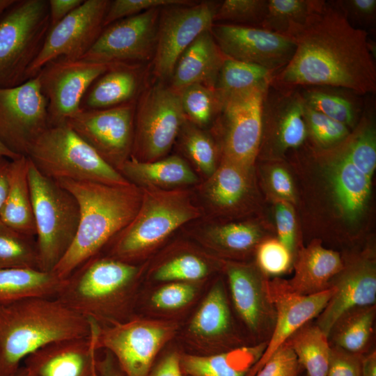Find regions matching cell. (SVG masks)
<instances>
[{
	"label": "cell",
	"mask_w": 376,
	"mask_h": 376,
	"mask_svg": "<svg viewBox=\"0 0 376 376\" xmlns=\"http://www.w3.org/2000/svg\"><path fill=\"white\" fill-rule=\"evenodd\" d=\"M290 38L295 52L271 84L289 88L341 87L359 94L376 91L373 45L367 32L352 25L341 8L325 3Z\"/></svg>",
	"instance_id": "6da1fadb"
},
{
	"label": "cell",
	"mask_w": 376,
	"mask_h": 376,
	"mask_svg": "<svg viewBox=\"0 0 376 376\" xmlns=\"http://www.w3.org/2000/svg\"><path fill=\"white\" fill-rule=\"evenodd\" d=\"M56 182L74 196L80 212L75 240L52 271L65 279L82 263L101 253L130 223L139 209L142 190L132 183L109 185L71 180Z\"/></svg>",
	"instance_id": "7a4b0ae2"
},
{
	"label": "cell",
	"mask_w": 376,
	"mask_h": 376,
	"mask_svg": "<svg viewBox=\"0 0 376 376\" xmlns=\"http://www.w3.org/2000/svg\"><path fill=\"white\" fill-rule=\"evenodd\" d=\"M92 321L56 298L27 297L0 304V376H10L38 349L89 336Z\"/></svg>",
	"instance_id": "3957f363"
},
{
	"label": "cell",
	"mask_w": 376,
	"mask_h": 376,
	"mask_svg": "<svg viewBox=\"0 0 376 376\" xmlns=\"http://www.w3.org/2000/svg\"><path fill=\"white\" fill-rule=\"evenodd\" d=\"M141 268L101 253L76 268L55 298L100 326L134 318Z\"/></svg>",
	"instance_id": "277c9868"
},
{
	"label": "cell",
	"mask_w": 376,
	"mask_h": 376,
	"mask_svg": "<svg viewBox=\"0 0 376 376\" xmlns=\"http://www.w3.org/2000/svg\"><path fill=\"white\" fill-rule=\"evenodd\" d=\"M141 189L142 199L136 214L109 242L107 255L131 264L146 256L180 226L200 215L187 191Z\"/></svg>",
	"instance_id": "5b68a950"
},
{
	"label": "cell",
	"mask_w": 376,
	"mask_h": 376,
	"mask_svg": "<svg viewBox=\"0 0 376 376\" xmlns=\"http://www.w3.org/2000/svg\"><path fill=\"white\" fill-rule=\"evenodd\" d=\"M28 178L39 269L52 272L75 240L80 217L79 204L69 191L42 174L29 158Z\"/></svg>",
	"instance_id": "8992f818"
},
{
	"label": "cell",
	"mask_w": 376,
	"mask_h": 376,
	"mask_svg": "<svg viewBox=\"0 0 376 376\" xmlns=\"http://www.w3.org/2000/svg\"><path fill=\"white\" fill-rule=\"evenodd\" d=\"M26 157L42 174L56 181L131 183L66 123L49 127L30 146Z\"/></svg>",
	"instance_id": "52a82bcc"
},
{
	"label": "cell",
	"mask_w": 376,
	"mask_h": 376,
	"mask_svg": "<svg viewBox=\"0 0 376 376\" xmlns=\"http://www.w3.org/2000/svg\"><path fill=\"white\" fill-rule=\"evenodd\" d=\"M49 29L47 0H15L0 16V87L28 80Z\"/></svg>",
	"instance_id": "ba28073f"
},
{
	"label": "cell",
	"mask_w": 376,
	"mask_h": 376,
	"mask_svg": "<svg viewBox=\"0 0 376 376\" xmlns=\"http://www.w3.org/2000/svg\"><path fill=\"white\" fill-rule=\"evenodd\" d=\"M186 120L180 95L162 81L138 96L131 157L152 162L171 150Z\"/></svg>",
	"instance_id": "9c48e42d"
},
{
	"label": "cell",
	"mask_w": 376,
	"mask_h": 376,
	"mask_svg": "<svg viewBox=\"0 0 376 376\" xmlns=\"http://www.w3.org/2000/svg\"><path fill=\"white\" fill-rule=\"evenodd\" d=\"M176 329L171 322L136 317L115 324H97V347L112 354L125 376H148L157 355Z\"/></svg>",
	"instance_id": "30bf717a"
},
{
	"label": "cell",
	"mask_w": 376,
	"mask_h": 376,
	"mask_svg": "<svg viewBox=\"0 0 376 376\" xmlns=\"http://www.w3.org/2000/svg\"><path fill=\"white\" fill-rule=\"evenodd\" d=\"M269 86H258L222 95L217 93L224 130V159L247 171L261 143L263 102Z\"/></svg>",
	"instance_id": "8fae6325"
},
{
	"label": "cell",
	"mask_w": 376,
	"mask_h": 376,
	"mask_svg": "<svg viewBox=\"0 0 376 376\" xmlns=\"http://www.w3.org/2000/svg\"><path fill=\"white\" fill-rule=\"evenodd\" d=\"M136 102L104 109H81L65 123L119 172L132 155Z\"/></svg>",
	"instance_id": "7c38bea8"
},
{
	"label": "cell",
	"mask_w": 376,
	"mask_h": 376,
	"mask_svg": "<svg viewBox=\"0 0 376 376\" xmlns=\"http://www.w3.org/2000/svg\"><path fill=\"white\" fill-rule=\"evenodd\" d=\"M49 127L47 101L37 77L14 87H0V141L10 151L26 157Z\"/></svg>",
	"instance_id": "4fadbf2b"
},
{
	"label": "cell",
	"mask_w": 376,
	"mask_h": 376,
	"mask_svg": "<svg viewBox=\"0 0 376 376\" xmlns=\"http://www.w3.org/2000/svg\"><path fill=\"white\" fill-rule=\"evenodd\" d=\"M112 65L61 57L43 66L36 77L47 101L49 126L78 113L90 86Z\"/></svg>",
	"instance_id": "5bb4252c"
},
{
	"label": "cell",
	"mask_w": 376,
	"mask_h": 376,
	"mask_svg": "<svg viewBox=\"0 0 376 376\" xmlns=\"http://www.w3.org/2000/svg\"><path fill=\"white\" fill-rule=\"evenodd\" d=\"M219 3L201 1L162 8L153 59V72L160 81L170 79L184 51L214 23Z\"/></svg>",
	"instance_id": "9a60e30c"
},
{
	"label": "cell",
	"mask_w": 376,
	"mask_h": 376,
	"mask_svg": "<svg viewBox=\"0 0 376 376\" xmlns=\"http://www.w3.org/2000/svg\"><path fill=\"white\" fill-rule=\"evenodd\" d=\"M162 8H154L104 27L82 59L105 64H140L153 58Z\"/></svg>",
	"instance_id": "2e32d148"
},
{
	"label": "cell",
	"mask_w": 376,
	"mask_h": 376,
	"mask_svg": "<svg viewBox=\"0 0 376 376\" xmlns=\"http://www.w3.org/2000/svg\"><path fill=\"white\" fill-rule=\"evenodd\" d=\"M108 0H85L49 29L38 57L30 67L28 79L36 76L49 62L63 57L81 58L102 31Z\"/></svg>",
	"instance_id": "e0dca14e"
},
{
	"label": "cell",
	"mask_w": 376,
	"mask_h": 376,
	"mask_svg": "<svg viewBox=\"0 0 376 376\" xmlns=\"http://www.w3.org/2000/svg\"><path fill=\"white\" fill-rule=\"evenodd\" d=\"M210 33L228 58L281 70L291 60L296 49L290 37L253 26L215 24Z\"/></svg>",
	"instance_id": "ac0fdd59"
},
{
	"label": "cell",
	"mask_w": 376,
	"mask_h": 376,
	"mask_svg": "<svg viewBox=\"0 0 376 376\" xmlns=\"http://www.w3.org/2000/svg\"><path fill=\"white\" fill-rule=\"evenodd\" d=\"M226 274L234 307L256 338L267 343L276 321V310L268 291L267 276L260 269L240 263H228Z\"/></svg>",
	"instance_id": "d6986e66"
},
{
	"label": "cell",
	"mask_w": 376,
	"mask_h": 376,
	"mask_svg": "<svg viewBox=\"0 0 376 376\" xmlns=\"http://www.w3.org/2000/svg\"><path fill=\"white\" fill-rule=\"evenodd\" d=\"M269 295L276 310L272 335L260 359L247 376H255L267 359L303 326L317 318L334 293V288L311 295L292 292L286 281L275 278L268 281Z\"/></svg>",
	"instance_id": "ffe728a7"
},
{
	"label": "cell",
	"mask_w": 376,
	"mask_h": 376,
	"mask_svg": "<svg viewBox=\"0 0 376 376\" xmlns=\"http://www.w3.org/2000/svg\"><path fill=\"white\" fill-rule=\"evenodd\" d=\"M89 336L50 343L31 354L23 366L31 376H97V324Z\"/></svg>",
	"instance_id": "44dd1931"
},
{
	"label": "cell",
	"mask_w": 376,
	"mask_h": 376,
	"mask_svg": "<svg viewBox=\"0 0 376 376\" xmlns=\"http://www.w3.org/2000/svg\"><path fill=\"white\" fill-rule=\"evenodd\" d=\"M335 292L317 317L315 323L328 336L336 320L354 307L375 305L376 267L368 258L358 259L343 267L333 278Z\"/></svg>",
	"instance_id": "7402d4cb"
},
{
	"label": "cell",
	"mask_w": 376,
	"mask_h": 376,
	"mask_svg": "<svg viewBox=\"0 0 376 376\" xmlns=\"http://www.w3.org/2000/svg\"><path fill=\"white\" fill-rule=\"evenodd\" d=\"M189 331L194 338L212 344L214 354L241 347L221 281L207 294L190 322Z\"/></svg>",
	"instance_id": "603a6c76"
},
{
	"label": "cell",
	"mask_w": 376,
	"mask_h": 376,
	"mask_svg": "<svg viewBox=\"0 0 376 376\" xmlns=\"http://www.w3.org/2000/svg\"><path fill=\"white\" fill-rule=\"evenodd\" d=\"M224 58L210 30L202 33L180 56L169 79V86L177 93L195 84L215 89Z\"/></svg>",
	"instance_id": "cb8c5ba5"
},
{
	"label": "cell",
	"mask_w": 376,
	"mask_h": 376,
	"mask_svg": "<svg viewBox=\"0 0 376 376\" xmlns=\"http://www.w3.org/2000/svg\"><path fill=\"white\" fill-rule=\"evenodd\" d=\"M141 70L139 64H113L90 86L81 109H104L136 100L143 77Z\"/></svg>",
	"instance_id": "d4e9b609"
},
{
	"label": "cell",
	"mask_w": 376,
	"mask_h": 376,
	"mask_svg": "<svg viewBox=\"0 0 376 376\" xmlns=\"http://www.w3.org/2000/svg\"><path fill=\"white\" fill-rule=\"evenodd\" d=\"M338 253L313 243L299 251L293 277L286 281L289 289L299 295H311L330 288L333 278L342 269Z\"/></svg>",
	"instance_id": "484cf974"
},
{
	"label": "cell",
	"mask_w": 376,
	"mask_h": 376,
	"mask_svg": "<svg viewBox=\"0 0 376 376\" xmlns=\"http://www.w3.org/2000/svg\"><path fill=\"white\" fill-rule=\"evenodd\" d=\"M130 182L140 188H171L194 184L196 174L181 157L173 155L152 162L130 157L119 170Z\"/></svg>",
	"instance_id": "4316f807"
},
{
	"label": "cell",
	"mask_w": 376,
	"mask_h": 376,
	"mask_svg": "<svg viewBox=\"0 0 376 376\" xmlns=\"http://www.w3.org/2000/svg\"><path fill=\"white\" fill-rule=\"evenodd\" d=\"M266 345L267 343L244 345L207 355L182 354L181 368L185 376H247Z\"/></svg>",
	"instance_id": "83f0119b"
},
{
	"label": "cell",
	"mask_w": 376,
	"mask_h": 376,
	"mask_svg": "<svg viewBox=\"0 0 376 376\" xmlns=\"http://www.w3.org/2000/svg\"><path fill=\"white\" fill-rule=\"evenodd\" d=\"M304 105L302 95L296 91L283 93L274 97L266 94L263 117L274 125L276 144L281 150L297 148L304 143L307 135Z\"/></svg>",
	"instance_id": "f1b7e54d"
},
{
	"label": "cell",
	"mask_w": 376,
	"mask_h": 376,
	"mask_svg": "<svg viewBox=\"0 0 376 376\" xmlns=\"http://www.w3.org/2000/svg\"><path fill=\"white\" fill-rule=\"evenodd\" d=\"M0 220L19 233L36 237L27 157L11 160L8 189L0 210Z\"/></svg>",
	"instance_id": "f546056e"
},
{
	"label": "cell",
	"mask_w": 376,
	"mask_h": 376,
	"mask_svg": "<svg viewBox=\"0 0 376 376\" xmlns=\"http://www.w3.org/2000/svg\"><path fill=\"white\" fill-rule=\"evenodd\" d=\"M331 183L337 203L349 219L363 212L370 192L371 179L360 171L340 150L331 167Z\"/></svg>",
	"instance_id": "4dcf8cb0"
},
{
	"label": "cell",
	"mask_w": 376,
	"mask_h": 376,
	"mask_svg": "<svg viewBox=\"0 0 376 376\" xmlns=\"http://www.w3.org/2000/svg\"><path fill=\"white\" fill-rule=\"evenodd\" d=\"M64 279L38 269H0V304L27 297L55 298Z\"/></svg>",
	"instance_id": "1f68e13d"
},
{
	"label": "cell",
	"mask_w": 376,
	"mask_h": 376,
	"mask_svg": "<svg viewBox=\"0 0 376 376\" xmlns=\"http://www.w3.org/2000/svg\"><path fill=\"white\" fill-rule=\"evenodd\" d=\"M375 313V305L354 307L343 313L329 333L330 345L354 354H367Z\"/></svg>",
	"instance_id": "d6a6232c"
},
{
	"label": "cell",
	"mask_w": 376,
	"mask_h": 376,
	"mask_svg": "<svg viewBox=\"0 0 376 376\" xmlns=\"http://www.w3.org/2000/svg\"><path fill=\"white\" fill-rule=\"evenodd\" d=\"M307 376H326L331 353L328 336L316 324L309 322L288 340Z\"/></svg>",
	"instance_id": "836d02e7"
},
{
	"label": "cell",
	"mask_w": 376,
	"mask_h": 376,
	"mask_svg": "<svg viewBox=\"0 0 376 376\" xmlns=\"http://www.w3.org/2000/svg\"><path fill=\"white\" fill-rule=\"evenodd\" d=\"M324 3L319 0H268L261 28L291 37Z\"/></svg>",
	"instance_id": "e575fe53"
},
{
	"label": "cell",
	"mask_w": 376,
	"mask_h": 376,
	"mask_svg": "<svg viewBox=\"0 0 376 376\" xmlns=\"http://www.w3.org/2000/svg\"><path fill=\"white\" fill-rule=\"evenodd\" d=\"M247 170L224 159L210 176L205 195L215 206L228 208L238 204L248 190Z\"/></svg>",
	"instance_id": "d590c367"
},
{
	"label": "cell",
	"mask_w": 376,
	"mask_h": 376,
	"mask_svg": "<svg viewBox=\"0 0 376 376\" xmlns=\"http://www.w3.org/2000/svg\"><path fill=\"white\" fill-rule=\"evenodd\" d=\"M274 75V72L262 66L225 56L215 90L222 95L258 86L270 85Z\"/></svg>",
	"instance_id": "8d00e7d4"
},
{
	"label": "cell",
	"mask_w": 376,
	"mask_h": 376,
	"mask_svg": "<svg viewBox=\"0 0 376 376\" xmlns=\"http://www.w3.org/2000/svg\"><path fill=\"white\" fill-rule=\"evenodd\" d=\"M10 268L40 269L36 240L0 220V269Z\"/></svg>",
	"instance_id": "74e56055"
},
{
	"label": "cell",
	"mask_w": 376,
	"mask_h": 376,
	"mask_svg": "<svg viewBox=\"0 0 376 376\" xmlns=\"http://www.w3.org/2000/svg\"><path fill=\"white\" fill-rule=\"evenodd\" d=\"M178 93L186 119L198 127L207 125L219 112L220 101L214 88L195 84Z\"/></svg>",
	"instance_id": "f35d334b"
},
{
	"label": "cell",
	"mask_w": 376,
	"mask_h": 376,
	"mask_svg": "<svg viewBox=\"0 0 376 376\" xmlns=\"http://www.w3.org/2000/svg\"><path fill=\"white\" fill-rule=\"evenodd\" d=\"M341 150L360 171L372 178L376 168V136L373 125L365 118Z\"/></svg>",
	"instance_id": "ab89813d"
},
{
	"label": "cell",
	"mask_w": 376,
	"mask_h": 376,
	"mask_svg": "<svg viewBox=\"0 0 376 376\" xmlns=\"http://www.w3.org/2000/svg\"><path fill=\"white\" fill-rule=\"evenodd\" d=\"M182 144L201 171L210 176L216 170L217 149L211 137L186 119L182 126Z\"/></svg>",
	"instance_id": "60d3db41"
},
{
	"label": "cell",
	"mask_w": 376,
	"mask_h": 376,
	"mask_svg": "<svg viewBox=\"0 0 376 376\" xmlns=\"http://www.w3.org/2000/svg\"><path fill=\"white\" fill-rule=\"evenodd\" d=\"M208 237L217 249L231 253H243L259 243L261 234L256 226L240 223L213 228L208 232Z\"/></svg>",
	"instance_id": "b9f144b4"
},
{
	"label": "cell",
	"mask_w": 376,
	"mask_h": 376,
	"mask_svg": "<svg viewBox=\"0 0 376 376\" xmlns=\"http://www.w3.org/2000/svg\"><path fill=\"white\" fill-rule=\"evenodd\" d=\"M209 273L207 263L200 257L185 253L159 265L154 279L162 282L191 283L203 279Z\"/></svg>",
	"instance_id": "7bdbcfd3"
},
{
	"label": "cell",
	"mask_w": 376,
	"mask_h": 376,
	"mask_svg": "<svg viewBox=\"0 0 376 376\" xmlns=\"http://www.w3.org/2000/svg\"><path fill=\"white\" fill-rule=\"evenodd\" d=\"M305 103L314 110L347 127L355 122V108L347 98L329 92L312 89L302 95Z\"/></svg>",
	"instance_id": "ee69618b"
},
{
	"label": "cell",
	"mask_w": 376,
	"mask_h": 376,
	"mask_svg": "<svg viewBox=\"0 0 376 376\" xmlns=\"http://www.w3.org/2000/svg\"><path fill=\"white\" fill-rule=\"evenodd\" d=\"M268 0H225L219 5L216 21L233 24H262L267 12Z\"/></svg>",
	"instance_id": "f6af8a7d"
},
{
	"label": "cell",
	"mask_w": 376,
	"mask_h": 376,
	"mask_svg": "<svg viewBox=\"0 0 376 376\" xmlns=\"http://www.w3.org/2000/svg\"><path fill=\"white\" fill-rule=\"evenodd\" d=\"M304 118L307 130L320 145L336 144L344 141L350 134L348 127L314 110L305 102Z\"/></svg>",
	"instance_id": "bcb514c9"
},
{
	"label": "cell",
	"mask_w": 376,
	"mask_h": 376,
	"mask_svg": "<svg viewBox=\"0 0 376 376\" xmlns=\"http://www.w3.org/2000/svg\"><path fill=\"white\" fill-rule=\"evenodd\" d=\"M194 3L187 0H114L110 1L105 14L103 26L133 16L143 12L163 8L172 6L189 5Z\"/></svg>",
	"instance_id": "7dc6e473"
},
{
	"label": "cell",
	"mask_w": 376,
	"mask_h": 376,
	"mask_svg": "<svg viewBox=\"0 0 376 376\" xmlns=\"http://www.w3.org/2000/svg\"><path fill=\"white\" fill-rule=\"evenodd\" d=\"M259 269L265 276H277L288 271L292 253L279 240L270 239L260 243L257 249Z\"/></svg>",
	"instance_id": "c3c4849f"
},
{
	"label": "cell",
	"mask_w": 376,
	"mask_h": 376,
	"mask_svg": "<svg viewBox=\"0 0 376 376\" xmlns=\"http://www.w3.org/2000/svg\"><path fill=\"white\" fill-rule=\"evenodd\" d=\"M196 288L190 283L169 282L151 296V303L156 308L171 311L189 304L196 295Z\"/></svg>",
	"instance_id": "681fc988"
},
{
	"label": "cell",
	"mask_w": 376,
	"mask_h": 376,
	"mask_svg": "<svg viewBox=\"0 0 376 376\" xmlns=\"http://www.w3.org/2000/svg\"><path fill=\"white\" fill-rule=\"evenodd\" d=\"M301 366L286 341L263 364L255 376H299Z\"/></svg>",
	"instance_id": "f907efd6"
},
{
	"label": "cell",
	"mask_w": 376,
	"mask_h": 376,
	"mask_svg": "<svg viewBox=\"0 0 376 376\" xmlns=\"http://www.w3.org/2000/svg\"><path fill=\"white\" fill-rule=\"evenodd\" d=\"M363 356L331 345L330 359L326 376H361Z\"/></svg>",
	"instance_id": "816d5d0a"
},
{
	"label": "cell",
	"mask_w": 376,
	"mask_h": 376,
	"mask_svg": "<svg viewBox=\"0 0 376 376\" xmlns=\"http://www.w3.org/2000/svg\"><path fill=\"white\" fill-rule=\"evenodd\" d=\"M275 220L278 240L292 253L296 245V228L290 206L284 202H279L275 209Z\"/></svg>",
	"instance_id": "f5cc1de1"
},
{
	"label": "cell",
	"mask_w": 376,
	"mask_h": 376,
	"mask_svg": "<svg viewBox=\"0 0 376 376\" xmlns=\"http://www.w3.org/2000/svg\"><path fill=\"white\" fill-rule=\"evenodd\" d=\"M338 2L347 19L351 17L367 24H373L375 19V0H346Z\"/></svg>",
	"instance_id": "db71d44e"
},
{
	"label": "cell",
	"mask_w": 376,
	"mask_h": 376,
	"mask_svg": "<svg viewBox=\"0 0 376 376\" xmlns=\"http://www.w3.org/2000/svg\"><path fill=\"white\" fill-rule=\"evenodd\" d=\"M270 184L274 191L285 200L294 198V187L289 173L281 167H275L270 173Z\"/></svg>",
	"instance_id": "11a10c76"
},
{
	"label": "cell",
	"mask_w": 376,
	"mask_h": 376,
	"mask_svg": "<svg viewBox=\"0 0 376 376\" xmlns=\"http://www.w3.org/2000/svg\"><path fill=\"white\" fill-rule=\"evenodd\" d=\"M180 356L177 352H171L152 368L148 376H185L180 363Z\"/></svg>",
	"instance_id": "9f6ffc18"
},
{
	"label": "cell",
	"mask_w": 376,
	"mask_h": 376,
	"mask_svg": "<svg viewBox=\"0 0 376 376\" xmlns=\"http://www.w3.org/2000/svg\"><path fill=\"white\" fill-rule=\"evenodd\" d=\"M83 0H48L50 28L79 7Z\"/></svg>",
	"instance_id": "6f0895ef"
},
{
	"label": "cell",
	"mask_w": 376,
	"mask_h": 376,
	"mask_svg": "<svg viewBox=\"0 0 376 376\" xmlns=\"http://www.w3.org/2000/svg\"><path fill=\"white\" fill-rule=\"evenodd\" d=\"M102 351V357H97V376H125L112 354L105 350Z\"/></svg>",
	"instance_id": "680465c9"
},
{
	"label": "cell",
	"mask_w": 376,
	"mask_h": 376,
	"mask_svg": "<svg viewBox=\"0 0 376 376\" xmlns=\"http://www.w3.org/2000/svg\"><path fill=\"white\" fill-rule=\"evenodd\" d=\"M10 163L11 159L0 156V210L8 193Z\"/></svg>",
	"instance_id": "91938a15"
},
{
	"label": "cell",
	"mask_w": 376,
	"mask_h": 376,
	"mask_svg": "<svg viewBox=\"0 0 376 376\" xmlns=\"http://www.w3.org/2000/svg\"><path fill=\"white\" fill-rule=\"evenodd\" d=\"M361 376H376V352L364 354L361 360Z\"/></svg>",
	"instance_id": "94428289"
},
{
	"label": "cell",
	"mask_w": 376,
	"mask_h": 376,
	"mask_svg": "<svg viewBox=\"0 0 376 376\" xmlns=\"http://www.w3.org/2000/svg\"><path fill=\"white\" fill-rule=\"evenodd\" d=\"M0 156L7 157L11 160L15 159L21 156H17L15 154L10 151L1 141H0Z\"/></svg>",
	"instance_id": "6125c7cd"
},
{
	"label": "cell",
	"mask_w": 376,
	"mask_h": 376,
	"mask_svg": "<svg viewBox=\"0 0 376 376\" xmlns=\"http://www.w3.org/2000/svg\"><path fill=\"white\" fill-rule=\"evenodd\" d=\"M15 0H0V16L14 3Z\"/></svg>",
	"instance_id": "be15d7a7"
},
{
	"label": "cell",
	"mask_w": 376,
	"mask_h": 376,
	"mask_svg": "<svg viewBox=\"0 0 376 376\" xmlns=\"http://www.w3.org/2000/svg\"><path fill=\"white\" fill-rule=\"evenodd\" d=\"M10 376H31L23 366Z\"/></svg>",
	"instance_id": "e7e4bbea"
},
{
	"label": "cell",
	"mask_w": 376,
	"mask_h": 376,
	"mask_svg": "<svg viewBox=\"0 0 376 376\" xmlns=\"http://www.w3.org/2000/svg\"></svg>",
	"instance_id": "03108f58"
}]
</instances>
